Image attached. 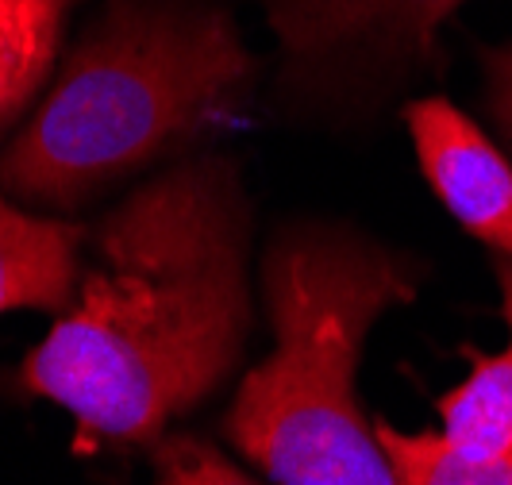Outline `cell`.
<instances>
[{
  "instance_id": "8fae6325",
  "label": "cell",
  "mask_w": 512,
  "mask_h": 485,
  "mask_svg": "<svg viewBox=\"0 0 512 485\" xmlns=\"http://www.w3.org/2000/svg\"><path fill=\"white\" fill-rule=\"evenodd\" d=\"M486 101L493 120L512 143V43L486 54Z\"/></svg>"
},
{
  "instance_id": "5b68a950",
  "label": "cell",
  "mask_w": 512,
  "mask_h": 485,
  "mask_svg": "<svg viewBox=\"0 0 512 485\" xmlns=\"http://www.w3.org/2000/svg\"><path fill=\"white\" fill-rule=\"evenodd\" d=\"M420 170L474 239L512 258V166L470 116L443 97L405 108Z\"/></svg>"
},
{
  "instance_id": "30bf717a",
  "label": "cell",
  "mask_w": 512,
  "mask_h": 485,
  "mask_svg": "<svg viewBox=\"0 0 512 485\" xmlns=\"http://www.w3.org/2000/svg\"><path fill=\"white\" fill-rule=\"evenodd\" d=\"M154 485H258L231 466L212 443L193 435H166L154 443Z\"/></svg>"
},
{
  "instance_id": "ba28073f",
  "label": "cell",
  "mask_w": 512,
  "mask_h": 485,
  "mask_svg": "<svg viewBox=\"0 0 512 485\" xmlns=\"http://www.w3.org/2000/svg\"><path fill=\"white\" fill-rule=\"evenodd\" d=\"M74 0H0V131L51 74Z\"/></svg>"
},
{
  "instance_id": "9c48e42d",
  "label": "cell",
  "mask_w": 512,
  "mask_h": 485,
  "mask_svg": "<svg viewBox=\"0 0 512 485\" xmlns=\"http://www.w3.org/2000/svg\"><path fill=\"white\" fill-rule=\"evenodd\" d=\"M393 485H512V459H474L443 432H397L374 424Z\"/></svg>"
},
{
  "instance_id": "52a82bcc",
  "label": "cell",
  "mask_w": 512,
  "mask_h": 485,
  "mask_svg": "<svg viewBox=\"0 0 512 485\" xmlns=\"http://www.w3.org/2000/svg\"><path fill=\"white\" fill-rule=\"evenodd\" d=\"M509 343L474 358V370L443 401V435L474 459H512V266H497Z\"/></svg>"
},
{
  "instance_id": "7a4b0ae2",
  "label": "cell",
  "mask_w": 512,
  "mask_h": 485,
  "mask_svg": "<svg viewBox=\"0 0 512 485\" xmlns=\"http://www.w3.org/2000/svg\"><path fill=\"white\" fill-rule=\"evenodd\" d=\"M262 281L274 351L239 382L228 439L278 485H393L355 374L370 328L416 297V278L355 231L301 224L274 239Z\"/></svg>"
},
{
  "instance_id": "8992f818",
  "label": "cell",
  "mask_w": 512,
  "mask_h": 485,
  "mask_svg": "<svg viewBox=\"0 0 512 485\" xmlns=\"http://www.w3.org/2000/svg\"><path fill=\"white\" fill-rule=\"evenodd\" d=\"M81 235L70 220L31 216L0 189V312H62L70 305Z\"/></svg>"
},
{
  "instance_id": "277c9868",
  "label": "cell",
  "mask_w": 512,
  "mask_h": 485,
  "mask_svg": "<svg viewBox=\"0 0 512 485\" xmlns=\"http://www.w3.org/2000/svg\"><path fill=\"white\" fill-rule=\"evenodd\" d=\"M462 0H274L270 16L297 74L409 66L436 54L439 24Z\"/></svg>"
},
{
  "instance_id": "3957f363",
  "label": "cell",
  "mask_w": 512,
  "mask_h": 485,
  "mask_svg": "<svg viewBox=\"0 0 512 485\" xmlns=\"http://www.w3.org/2000/svg\"><path fill=\"white\" fill-rule=\"evenodd\" d=\"M255 58L228 12L185 0H112L27 128L0 158L16 201L70 208L174 151L235 101Z\"/></svg>"
},
{
  "instance_id": "6da1fadb",
  "label": "cell",
  "mask_w": 512,
  "mask_h": 485,
  "mask_svg": "<svg viewBox=\"0 0 512 485\" xmlns=\"http://www.w3.org/2000/svg\"><path fill=\"white\" fill-rule=\"evenodd\" d=\"M247 197L201 154L135 189L93 235V266L20 382L66 409L81 447L158 443L239 362L251 332Z\"/></svg>"
}]
</instances>
